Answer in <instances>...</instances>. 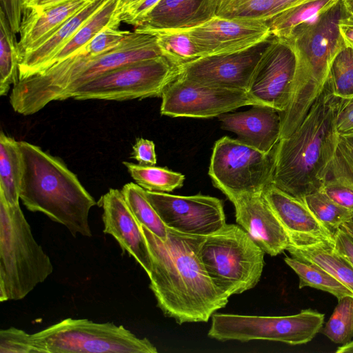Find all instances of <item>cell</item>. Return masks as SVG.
Here are the masks:
<instances>
[{
    "mask_svg": "<svg viewBox=\"0 0 353 353\" xmlns=\"http://www.w3.org/2000/svg\"><path fill=\"white\" fill-rule=\"evenodd\" d=\"M152 261L150 288L165 316L179 324L207 322L230 296L208 275L200 257L204 236L168 228L163 241L141 225Z\"/></svg>",
    "mask_w": 353,
    "mask_h": 353,
    "instance_id": "obj_1",
    "label": "cell"
},
{
    "mask_svg": "<svg viewBox=\"0 0 353 353\" xmlns=\"http://www.w3.org/2000/svg\"><path fill=\"white\" fill-rule=\"evenodd\" d=\"M341 101L325 82L301 124L280 139L273 175L275 187L302 201L322 188L337 145Z\"/></svg>",
    "mask_w": 353,
    "mask_h": 353,
    "instance_id": "obj_2",
    "label": "cell"
},
{
    "mask_svg": "<svg viewBox=\"0 0 353 353\" xmlns=\"http://www.w3.org/2000/svg\"><path fill=\"white\" fill-rule=\"evenodd\" d=\"M22 176L20 199L33 212H41L76 236H92L90 209L97 204L78 177L59 158L20 141Z\"/></svg>",
    "mask_w": 353,
    "mask_h": 353,
    "instance_id": "obj_3",
    "label": "cell"
},
{
    "mask_svg": "<svg viewBox=\"0 0 353 353\" xmlns=\"http://www.w3.org/2000/svg\"><path fill=\"white\" fill-rule=\"evenodd\" d=\"M344 12L341 1L314 21L297 27L287 39L294 51L296 67L290 102L280 112L281 139L301 124L323 89L330 65L345 46L339 29Z\"/></svg>",
    "mask_w": 353,
    "mask_h": 353,
    "instance_id": "obj_4",
    "label": "cell"
},
{
    "mask_svg": "<svg viewBox=\"0 0 353 353\" xmlns=\"http://www.w3.org/2000/svg\"><path fill=\"white\" fill-rule=\"evenodd\" d=\"M53 269L19 203L10 205L0 195V301L24 299Z\"/></svg>",
    "mask_w": 353,
    "mask_h": 353,
    "instance_id": "obj_5",
    "label": "cell"
},
{
    "mask_svg": "<svg viewBox=\"0 0 353 353\" xmlns=\"http://www.w3.org/2000/svg\"><path fill=\"white\" fill-rule=\"evenodd\" d=\"M199 254L210 277L230 296L255 287L265 264V252L234 224L204 236Z\"/></svg>",
    "mask_w": 353,
    "mask_h": 353,
    "instance_id": "obj_6",
    "label": "cell"
},
{
    "mask_svg": "<svg viewBox=\"0 0 353 353\" xmlns=\"http://www.w3.org/2000/svg\"><path fill=\"white\" fill-rule=\"evenodd\" d=\"M40 353H157L147 339L123 325L88 319H63L32 334Z\"/></svg>",
    "mask_w": 353,
    "mask_h": 353,
    "instance_id": "obj_7",
    "label": "cell"
},
{
    "mask_svg": "<svg viewBox=\"0 0 353 353\" xmlns=\"http://www.w3.org/2000/svg\"><path fill=\"white\" fill-rule=\"evenodd\" d=\"M276 145L265 153L237 139H219L214 145L208 171L214 185L230 201L263 193L273 185Z\"/></svg>",
    "mask_w": 353,
    "mask_h": 353,
    "instance_id": "obj_8",
    "label": "cell"
},
{
    "mask_svg": "<svg viewBox=\"0 0 353 353\" xmlns=\"http://www.w3.org/2000/svg\"><path fill=\"white\" fill-rule=\"evenodd\" d=\"M211 318L208 336L220 341L268 340L296 345L314 338L323 327L325 314L305 309L283 316L214 313Z\"/></svg>",
    "mask_w": 353,
    "mask_h": 353,
    "instance_id": "obj_9",
    "label": "cell"
},
{
    "mask_svg": "<svg viewBox=\"0 0 353 353\" xmlns=\"http://www.w3.org/2000/svg\"><path fill=\"white\" fill-rule=\"evenodd\" d=\"M179 72L163 56L142 60L102 74L78 88L72 98L124 101L161 97Z\"/></svg>",
    "mask_w": 353,
    "mask_h": 353,
    "instance_id": "obj_10",
    "label": "cell"
},
{
    "mask_svg": "<svg viewBox=\"0 0 353 353\" xmlns=\"http://www.w3.org/2000/svg\"><path fill=\"white\" fill-rule=\"evenodd\" d=\"M160 112L172 117L212 118L247 105H263L247 91L177 77L164 90Z\"/></svg>",
    "mask_w": 353,
    "mask_h": 353,
    "instance_id": "obj_11",
    "label": "cell"
},
{
    "mask_svg": "<svg viewBox=\"0 0 353 353\" xmlns=\"http://www.w3.org/2000/svg\"><path fill=\"white\" fill-rule=\"evenodd\" d=\"M296 59L287 39L271 36L252 77L248 92L263 105L284 112L291 100Z\"/></svg>",
    "mask_w": 353,
    "mask_h": 353,
    "instance_id": "obj_12",
    "label": "cell"
},
{
    "mask_svg": "<svg viewBox=\"0 0 353 353\" xmlns=\"http://www.w3.org/2000/svg\"><path fill=\"white\" fill-rule=\"evenodd\" d=\"M145 194L168 228L206 236L226 224L223 202L218 198L202 194L179 196L145 190Z\"/></svg>",
    "mask_w": 353,
    "mask_h": 353,
    "instance_id": "obj_13",
    "label": "cell"
},
{
    "mask_svg": "<svg viewBox=\"0 0 353 353\" xmlns=\"http://www.w3.org/2000/svg\"><path fill=\"white\" fill-rule=\"evenodd\" d=\"M186 29L202 57L243 51L272 36L267 21L262 19L213 16Z\"/></svg>",
    "mask_w": 353,
    "mask_h": 353,
    "instance_id": "obj_14",
    "label": "cell"
},
{
    "mask_svg": "<svg viewBox=\"0 0 353 353\" xmlns=\"http://www.w3.org/2000/svg\"><path fill=\"white\" fill-rule=\"evenodd\" d=\"M270 37L243 51L203 57L185 63L179 68L178 77L248 92L255 68Z\"/></svg>",
    "mask_w": 353,
    "mask_h": 353,
    "instance_id": "obj_15",
    "label": "cell"
},
{
    "mask_svg": "<svg viewBox=\"0 0 353 353\" xmlns=\"http://www.w3.org/2000/svg\"><path fill=\"white\" fill-rule=\"evenodd\" d=\"M263 196L287 233L288 245L334 248V233L315 217L302 200L274 185L263 192Z\"/></svg>",
    "mask_w": 353,
    "mask_h": 353,
    "instance_id": "obj_16",
    "label": "cell"
},
{
    "mask_svg": "<svg viewBox=\"0 0 353 353\" xmlns=\"http://www.w3.org/2000/svg\"><path fill=\"white\" fill-rule=\"evenodd\" d=\"M97 205L103 209V232L113 236L122 250L132 256L149 275L152 261L147 241L121 190L109 189Z\"/></svg>",
    "mask_w": 353,
    "mask_h": 353,
    "instance_id": "obj_17",
    "label": "cell"
},
{
    "mask_svg": "<svg viewBox=\"0 0 353 353\" xmlns=\"http://www.w3.org/2000/svg\"><path fill=\"white\" fill-rule=\"evenodd\" d=\"M236 223L265 252L274 256L287 250L289 239L263 193L242 195L230 200Z\"/></svg>",
    "mask_w": 353,
    "mask_h": 353,
    "instance_id": "obj_18",
    "label": "cell"
},
{
    "mask_svg": "<svg viewBox=\"0 0 353 353\" xmlns=\"http://www.w3.org/2000/svg\"><path fill=\"white\" fill-rule=\"evenodd\" d=\"M252 106L247 111L220 115L221 126L235 133L241 142L263 152H270L281 139L280 112L266 105Z\"/></svg>",
    "mask_w": 353,
    "mask_h": 353,
    "instance_id": "obj_19",
    "label": "cell"
},
{
    "mask_svg": "<svg viewBox=\"0 0 353 353\" xmlns=\"http://www.w3.org/2000/svg\"><path fill=\"white\" fill-rule=\"evenodd\" d=\"M91 1L63 0L37 10H28L19 34L20 61L25 54L40 46L66 21Z\"/></svg>",
    "mask_w": 353,
    "mask_h": 353,
    "instance_id": "obj_20",
    "label": "cell"
},
{
    "mask_svg": "<svg viewBox=\"0 0 353 353\" xmlns=\"http://www.w3.org/2000/svg\"><path fill=\"white\" fill-rule=\"evenodd\" d=\"M107 1H92L66 21L40 46L25 54L19 63V79L44 70L49 62L67 44L80 27Z\"/></svg>",
    "mask_w": 353,
    "mask_h": 353,
    "instance_id": "obj_21",
    "label": "cell"
},
{
    "mask_svg": "<svg viewBox=\"0 0 353 353\" xmlns=\"http://www.w3.org/2000/svg\"><path fill=\"white\" fill-rule=\"evenodd\" d=\"M214 15L210 0H161L136 28H188Z\"/></svg>",
    "mask_w": 353,
    "mask_h": 353,
    "instance_id": "obj_22",
    "label": "cell"
},
{
    "mask_svg": "<svg viewBox=\"0 0 353 353\" xmlns=\"http://www.w3.org/2000/svg\"><path fill=\"white\" fill-rule=\"evenodd\" d=\"M22 176L21 152L19 141L0 134V195L10 205L19 204Z\"/></svg>",
    "mask_w": 353,
    "mask_h": 353,
    "instance_id": "obj_23",
    "label": "cell"
},
{
    "mask_svg": "<svg viewBox=\"0 0 353 353\" xmlns=\"http://www.w3.org/2000/svg\"><path fill=\"white\" fill-rule=\"evenodd\" d=\"M134 30L152 34L162 55L177 68L202 57L186 28H136Z\"/></svg>",
    "mask_w": 353,
    "mask_h": 353,
    "instance_id": "obj_24",
    "label": "cell"
},
{
    "mask_svg": "<svg viewBox=\"0 0 353 353\" xmlns=\"http://www.w3.org/2000/svg\"><path fill=\"white\" fill-rule=\"evenodd\" d=\"M341 0H310L283 11L268 20L272 35L289 38L299 26L314 21Z\"/></svg>",
    "mask_w": 353,
    "mask_h": 353,
    "instance_id": "obj_25",
    "label": "cell"
},
{
    "mask_svg": "<svg viewBox=\"0 0 353 353\" xmlns=\"http://www.w3.org/2000/svg\"><path fill=\"white\" fill-rule=\"evenodd\" d=\"M119 1L108 0L80 27L67 44L49 62L46 69L73 54L105 27L110 24L120 25L121 22L114 18Z\"/></svg>",
    "mask_w": 353,
    "mask_h": 353,
    "instance_id": "obj_26",
    "label": "cell"
},
{
    "mask_svg": "<svg viewBox=\"0 0 353 353\" xmlns=\"http://www.w3.org/2000/svg\"><path fill=\"white\" fill-rule=\"evenodd\" d=\"M292 257L310 262L322 268L353 293V268L334 248L311 247L298 248L288 245Z\"/></svg>",
    "mask_w": 353,
    "mask_h": 353,
    "instance_id": "obj_27",
    "label": "cell"
},
{
    "mask_svg": "<svg viewBox=\"0 0 353 353\" xmlns=\"http://www.w3.org/2000/svg\"><path fill=\"white\" fill-rule=\"evenodd\" d=\"M20 54L16 34L0 8V95L8 94L19 79Z\"/></svg>",
    "mask_w": 353,
    "mask_h": 353,
    "instance_id": "obj_28",
    "label": "cell"
},
{
    "mask_svg": "<svg viewBox=\"0 0 353 353\" xmlns=\"http://www.w3.org/2000/svg\"><path fill=\"white\" fill-rule=\"evenodd\" d=\"M285 263L297 274L300 289L310 287L327 292L339 299L353 293L332 275L316 264L285 256Z\"/></svg>",
    "mask_w": 353,
    "mask_h": 353,
    "instance_id": "obj_29",
    "label": "cell"
},
{
    "mask_svg": "<svg viewBox=\"0 0 353 353\" xmlns=\"http://www.w3.org/2000/svg\"><path fill=\"white\" fill-rule=\"evenodd\" d=\"M214 15L268 21L279 13L276 0H210Z\"/></svg>",
    "mask_w": 353,
    "mask_h": 353,
    "instance_id": "obj_30",
    "label": "cell"
},
{
    "mask_svg": "<svg viewBox=\"0 0 353 353\" xmlns=\"http://www.w3.org/2000/svg\"><path fill=\"white\" fill-rule=\"evenodd\" d=\"M135 183L145 190L170 192L181 188L185 180L181 173L154 165H143L123 161Z\"/></svg>",
    "mask_w": 353,
    "mask_h": 353,
    "instance_id": "obj_31",
    "label": "cell"
},
{
    "mask_svg": "<svg viewBox=\"0 0 353 353\" xmlns=\"http://www.w3.org/2000/svg\"><path fill=\"white\" fill-rule=\"evenodd\" d=\"M121 192L139 223L161 239L166 240L168 227L148 200L145 190L136 183L130 182L123 186Z\"/></svg>",
    "mask_w": 353,
    "mask_h": 353,
    "instance_id": "obj_32",
    "label": "cell"
},
{
    "mask_svg": "<svg viewBox=\"0 0 353 353\" xmlns=\"http://www.w3.org/2000/svg\"><path fill=\"white\" fill-rule=\"evenodd\" d=\"M303 201L315 217L334 234L353 219V212L340 206L319 190L305 196Z\"/></svg>",
    "mask_w": 353,
    "mask_h": 353,
    "instance_id": "obj_33",
    "label": "cell"
},
{
    "mask_svg": "<svg viewBox=\"0 0 353 353\" xmlns=\"http://www.w3.org/2000/svg\"><path fill=\"white\" fill-rule=\"evenodd\" d=\"M326 83L331 92L340 99L353 97V50L344 46L334 57Z\"/></svg>",
    "mask_w": 353,
    "mask_h": 353,
    "instance_id": "obj_34",
    "label": "cell"
},
{
    "mask_svg": "<svg viewBox=\"0 0 353 353\" xmlns=\"http://www.w3.org/2000/svg\"><path fill=\"white\" fill-rule=\"evenodd\" d=\"M320 332L333 343L344 345L353 338V296L338 299V304Z\"/></svg>",
    "mask_w": 353,
    "mask_h": 353,
    "instance_id": "obj_35",
    "label": "cell"
},
{
    "mask_svg": "<svg viewBox=\"0 0 353 353\" xmlns=\"http://www.w3.org/2000/svg\"><path fill=\"white\" fill-rule=\"evenodd\" d=\"M327 177L340 179L353 185V131L339 134Z\"/></svg>",
    "mask_w": 353,
    "mask_h": 353,
    "instance_id": "obj_36",
    "label": "cell"
},
{
    "mask_svg": "<svg viewBox=\"0 0 353 353\" xmlns=\"http://www.w3.org/2000/svg\"><path fill=\"white\" fill-rule=\"evenodd\" d=\"M119 27L118 24H110L105 27L73 54L96 57L116 48L130 33V31L119 30Z\"/></svg>",
    "mask_w": 353,
    "mask_h": 353,
    "instance_id": "obj_37",
    "label": "cell"
},
{
    "mask_svg": "<svg viewBox=\"0 0 353 353\" xmlns=\"http://www.w3.org/2000/svg\"><path fill=\"white\" fill-rule=\"evenodd\" d=\"M0 353H40L32 334L10 327L0 330Z\"/></svg>",
    "mask_w": 353,
    "mask_h": 353,
    "instance_id": "obj_38",
    "label": "cell"
},
{
    "mask_svg": "<svg viewBox=\"0 0 353 353\" xmlns=\"http://www.w3.org/2000/svg\"><path fill=\"white\" fill-rule=\"evenodd\" d=\"M320 190L336 203L353 212V185L340 179L327 177Z\"/></svg>",
    "mask_w": 353,
    "mask_h": 353,
    "instance_id": "obj_39",
    "label": "cell"
},
{
    "mask_svg": "<svg viewBox=\"0 0 353 353\" xmlns=\"http://www.w3.org/2000/svg\"><path fill=\"white\" fill-rule=\"evenodd\" d=\"M1 8L13 32L15 34H19L23 19L28 12L23 0H1Z\"/></svg>",
    "mask_w": 353,
    "mask_h": 353,
    "instance_id": "obj_40",
    "label": "cell"
},
{
    "mask_svg": "<svg viewBox=\"0 0 353 353\" xmlns=\"http://www.w3.org/2000/svg\"><path fill=\"white\" fill-rule=\"evenodd\" d=\"M161 0H141L135 6L128 8L119 14L116 19L120 22L137 27L141 23L145 15L160 1Z\"/></svg>",
    "mask_w": 353,
    "mask_h": 353,
    "instance_id": "obj_41",
    "label": "cell"
},
{
    "mask_svg": "<svg viewBox=\"0 0 353 353\" xmlns=\"http://www.w3.org/2000/svg\"><path fill=\"white\" fill-rule=\"evenodd\" d=\"M131 158L143 165H155L157 155L155 145L152 141L143 138H138L132 146Z\"/></svg>",
    "mask_w": 353,
    "mask_h": 353,
    "instance_id": "obj_42",
    "label": "cell"
},
{
    "mask_svg": "<svg viewBox=\"0 0 353 353\" xmlns=\"http://www.w3.org/2000/svg\"><path fill=\"white\" fill-rule=\"evenodd\" d=\"M339 134L353 131V97L341 99L336 118Z\"/></svg>",
    "mask_w": 353,
    "mask_h": 353,
    "instance_id": "obj_43",
    "label": "cell"
},
{
    "mask_svg": "<svg viewBox=\"0 0 353 353\" xmlns=\"http://www.w3.org/2000/svg\"><path fill=\"white\" fill-rule=\"evenodd\" d=\"M334 250L353 268V239L341 228L334 234Z\"/></svg>",
    "mask_w": 353,
    "mask_h": 353,
    "instance_id": "obj_44",
    "label": "cell"
},
{
    "mask_svg": "<svg viewBox=\"0 0 353 353\" xmlns=\"http://www.w3.org/2000/svg\"><path fill=\"white\" fill-rule=\"evenodd\" d=\"M339 29L345 46L353 50V15L344 14L339 21Z\"/></svg>",
    "mask_w": 353,
    "mask_h": 353,
    "instance_id": "obj_45",
    "label": "cell"
},
{
    "mask_svg": "<svg viewBox=\"0 0 353 353\" xmlns=\"http://www.w3.org/2000/svg\"><path fill=\"white\" fill-rule=\"evenodd\" d=\"M63 0H23L27 10H37L47 6L54 4Z\"/></svg>",
    "mask_w": 353,
    "mask_h": 353,
    "instance_id": "obj_46",
    "label": "cell"
},
{
    "mask_svg": "<svg viewBox=\"0 0 353 353\" xmlns=\"http://www.w3.org/2000/svg\"><path fill=\"white\" fill-rule=\"evenodd\" d=\"M141 0H119L117 8L115 10L114 18L121 14V12L125 11L128 8L135 6Z\"/></svg>",
    "mask_w": 353,
    "mask_h": 353,
    "instance_id": "obj_47",
    "label": "cell"
},
{
    "mask_svg": "<svg viewBox=\"0 0 353 353\" xmlns=\"http://www.w3.org/2000/svg\"><path fill=\"white\" fill-rule=\"evenodd\" d=\"M305 1V0H276L279 13L297 6Z\"/></svg>",
    "mask_w": 353,
    "mask_h": 353,
    "instance_id": "obj_48",
    "label": "cell"
},
{
    "mask_svg": "<svg viewBox=\"0 0 353 353\" xmlns=\"http://www.w3.org/2000/svg\"><path fill=\"white\" fill-rule=\"evenodd\" d=\"M336 353H353V340L349 343L338 347Z\"/></svg>",
    "mask_w": 353,
    "mask_h": 353,
    "instance_id": "obj_49",
    "label": "cell"
},
{
    "mask_svg": "<svg viewBox=\"0 0 353 353\" xmlns=\"http://www.w3.org/2000/svg\"><path fill=\"white\" fill-rule=\"evenodd\" d=\"M340 228L353 239V219L343 223Z\"/></svg>",
    "mask_w": 353,
    "mask_h": 353,
    "instance_id": "obj_50",
    "label": "cell"
},
{
    "mask_svg": "<svg viewBox=\"0 0 353 353\" xmlns=\"http://www.w3.org/2000/svg\"><path fill=\"white\" fill-rule=\"evenodd\" d=\"M341 2L345 12L353 15V0H341Z\"/></svg>",
    "mask_w": 353,
    "mask_h": 353,
    "instance_id": "obj_51",
    "label": "cell"
},
{
    "mask_svg": "<svg viewBox=\"0 0 353 353\" xmlns=\"http://www.w3.org/2000/svg\"><path fill=\"white\" fill-rule=\"evenodd\" d=\"M91 1H93V0H91Z\"/></svg>",
    "mask_w": 353,
    "mask_h": 353,
    "instance_id": "obj_52",
    "label": "cell"
}]
</instances>
